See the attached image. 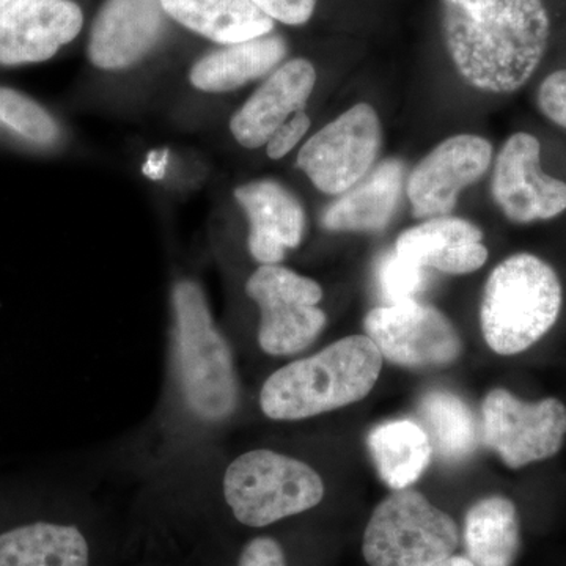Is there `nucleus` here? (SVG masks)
<instances>
[{"label":"nucleus","mask_w":566,"mask_h":566,"mask_svg":"<svg viewBox=\"0 0 566 566\" xmlns=\"http://www.w3.org/2000/svg\"><path fill=\"white\" fill-rule=\"evenodd\" d=\"M455 521L419 491H394L376 506L364 534L370 566H424L455 553Z\"/></svg>","instance_id":"obj_6"},{"label":"nucleus","mask_w":566,"mask_h":566,"mask_svg":"<svg viewBox=\"0 0 566 566\" xmlns=\"http://www.w3.org/2000/svg\"><path fill=\"white\" fill-rule=\"evenodd\" d=\"M315 82V69L305 59H294L275 70L234 114L230 123L234 139L245 148L263 147L283 123L304 111Z\"/></svg>","instance_id":"obj_15"},{"label":"nucleus","mask_w":566,"mask_h":566,"mask_svg":"<svg viewBox=\"0 0 566 566\" xmlns=\"http://www.w3.org/2000/svg\"><path fill=\"white\" fill-rule=\"evenodd\" d=\"M428 268L420 266L400 253L387 252L376 266V281L387 304L416 300L417 294L427 289L430 274Z\"/></svg>","instance_id":"obj_26"},{"label":"nucleus","mask_w":566,"mask_h":566,"mask_svg":"<svg viewBox=\"0 0 566 566\" xmlns=\"http://www.w3.org/2000/svg\"><path fill=\"white\" fill-rule=\"evenodd\" d=\"M464 543L474 566H513L520 549V520L510 499L491 495L469 509Z\"/></svg>","instance_id":"obj_22"},{"label":"nucleus","mask_w":566,"mask_h":566,"mask_svg":"<svg viewBox=\"0 0 566 566\" xmlns=\"http://www.w3.org/2000/svg\"><path fill=\"white\" fill-rule=\"evenodd\" d=\"M223 494L240 523L264 527L314 509L322 502L324 483L303 461L271 450H252L227 469Z\"/></svg>","instance_id":"obj_5"},{"label":"nucleus","mask_w":566,"mask_h":566,"mask_svg":"<svg viewBox=\"0 0 566 566\" xmlns=\"http://www.w3.org/2000/svg\"><path fill=\"white\" fill-rule=\"evenodd\" d=\"M381 148V123L370 104H356L324 126L297 155V166L324 193L338 196L370 172Z\"/></svg>","instance_id":"obj_9"},{"label":"nucleus","mask_w":566,"mask_h":566,"mask_svg":"<svg viewBox=\"0 0 566 566\" xmlns=\"http://www.w3.org/2000/svg\"><path fill=\"white\" fill-rule=\"evenodd\" d=\"M405 167L387 159L363 180L340 193L323 212L322 223L331 232H378L386 229L400 200Z\"/></svg>","instance_id":"obj_18"},{"label":"nucleus","mask_w":566,"mask_h":566,"mask_svg":"<svg viewBox=\"0 0 566 566\" xmlns=\"http://www.w3.org/2000/svg\"><path fill=\"white\" fill-rule=\"evenodd\" d=\"M285 54L286 44L281 36H259L205 55L192 66L189 77L199 91L232 92L270 73Z\"/></svg>","instance_id":"obj_20"},{"label":"nucleus","mask_w":566,"mask_h":566,"mask_svg":"<svg viewBox=\"0 0 566 566\" xmlns=\"http://www.w3.org/2000/svg\"><path fill=\"white\" fill-rule=\"evenodd\" d=\"M382 356L367 335H352L285 365L264 382L260 406L274 420H301L357 403L370 394Z\"/></svg>","instance_id":"obj_2"},{"label":"nucleus","mask_w":566,"mask_h":566,"mask_svg":"<svg viewBox=\"0 0 566 566\" xmlns=\"http://www.w3.org/2000/svg\"><path fill=\"white\" fill-rule=\"evenodd\" d=\"M252 2L273 21L301 25L311 20L318 0H252Z\"/></svg>","instance_id":"obj_28"},{"label":"nucleus","mask_w":566,"mask_h":566,"mask_svg":"<svg viewBox=\"0 0 566 566\" xmlns=\"http://www.w3.org/2000/svg\"><path fill=\"white\" fill-rule=\"evenodd\" d=\"M365 333L382 359L400 367H444L463 352L460 334L433 305L386 304L365 316Z\"/></svg>","instance_id":"obj_10"},{"label":"nucleus","mask_w":566,"mask_h":566,"mask_svg":"<svg viewBox=\"0 0 566 566\" xmlns=\"http://www.w3.org/2000/svg\"><path fill=\"white\" fill-rule=\"evenodd\" d=\"M161 6L167 17L219 44L243 43L274 29L252 0H161Z\"/></svg>","instance_id":"obj_19"},{"label":"nucleus","mask_w":566,"mask_h":566,"mask_svg":"<svg viewBox=\"0 0 566 566\" xmlns=\"http://www.w3.org/2000/svg\"><path fill=\"white\" fill-rule=\"evenodd\" d=\"M82 22L73 0H13L0 10V63L48 61L80 35Z\"/></svg>","instance_id":"obj_13"},{"label":"nucleus","mask_w":566,"mask_h":566,"mask_svg":"<svg viewBox=\"0 0 566 566\" xmlns=\"http://www.w3.org/2000/svg\"><path fill=\"white\" fill-rule=\"evenodd\" d=\"M482 442L509 468L520 469L556 455L566 436V408L557 398L527 403L494 389L482 405Z\"/></svg>","instance_id":"obj_8"},{"label":"nucleus","mask_w":566,"mask_h":566,"mask_svg":"<svg viewBox=\"0 0 566 566\" xmlns=\"http://www.w3.org/2000/svg\"><path fill=\"white\" fill-rule=\"evenodd\" d=\"M311 128V118L304 111L296 112L289 122L283 123L274 136L268 140L266 153L271 159H281L286 153L296 147L297 142L303 139L305 133Z\"/></svg>","instance_id":"obj_29"},{"label":"nucleus","mask_w":566,"mask_h":566,"mask_svg":"<svg viewBox=\"0 0 566 566\" xmlns=\"http://www.w3.org/2000/svg\"><path fill=\"white\" fill-rule=\"evenodd\" d=\"M367 447L376 471L394 491L415 485L433 455L423 428L408 419L376 424L367 436Z\"/></svg>","instance_id":"obj_21"},{"label":"nucleus","mask_w":566,"mask_h":566,"mask_svg":"<svg viewBox=\"0 0 566 566\" xmlns=\"http://www.w3.org/2000/svg\"><path fill=\"white\" fill-rule=\"evenodd\" d=\"M560 307L556 271L532 253H516L488 277L480 311L483 337L501 356L526 352L556 324Z\"/></svg>","instance_id":"obj_3"},{"label":"nucleus","mask_w":566,"mask_h":566,"mask_svg":"<svg viewBox=\"0 0 566 566\" xmlns=\"http://www.w3.org/2000/svg\"><path fill=\"white\" fill-rule=\"evenodd\" d=\"M166 25L161 0H107L93 22L88 55L98 69H126L156 46Z\"/></svg>","instance_id":"obj_14"},{"label":"nucleus","mask_w":566,"mask_h":566,"mask_svg":"<svg viewBox=\"0 0 566 566\" xmlns=\"http://www.w3.org/2000/svg\"><path fill=\"white\" fill-rule=\"evenodd\" d=\"M245 292L260 307L259 342L271 356H289L314 344L326 324L318 307L322 286L279 264H262Z\"/></svg>","instance_id":"obj_7"},{"label":"nucleus","mask_w":566,"mask_h":566,"mask_svg":"<svg viewBox=\"0 0 566 566\" xmlns=\"http://www.w3.org/2000/svg\"><path fill=\"white\" fill-rule=\"evenodd\" d=\"M395 252L420 266L446 274H469L488 260L483 233L465 219L441 216L400 234Z\"/></svg>","instance_id":"obj_17"},{"label":"nucleus","mask_w":566,"mask_h":566,"mask_svg":"<svg viewBox=\"0 0 566 566\" xmlns=\"http://www.w3.org/2000/svg\"><path fill=\"white\" fill-rule=\"evenodd\" d=\"M539 142L527 133L505 142L493 175V197L506 218L516 223L546 221L566 210V182L539 167Z\"/></svg>","instance_id":"obj_11"},{"label":"nucleus","mask_w":566,"mask_h":566,"mask_svg":"<svg viewBox=\"0 0 566 566\" xmlns=\"http://www.w3.org/2000/svg\"><path fill=\"white\" fill-rule=\"evenodd\" d=\"M174 305L186 401L200 419L219 422L232 416L238 403L232 353L212 324L199 285L189 281L178 283Z\"/></svg>","instance_id":"obj_4"},{"label":"nucleus","mask_w":566,"mask_h":566,"mask_svg":"<svg viewBox=\"0 0 566 566\" xmlns=\"http://www.w3.org/2000/svg\"><path fill=\"white\" fill-rule=\"evenodd\" d=\"M237 199L251 222L249 249L262 264H277L297 248L304 233L300 202L274 181H253L237 189Z\"/></svg>","instance_id":"obj_16"},{"label":"nucleus","mask_w":566,"mask_h":566,"mask_svg":"<svg viewBox=\"0 0 566 566\" xmlns=\"http://www.w3.org/2000/svg\"><path fill=\"white\" fill-rule=\"evenodd\" d=\"M450 57L469 84L490 93L523 87L549 39L542 0H442Z\"/></svg>","instance_id":"obj_1"},{"label":"nucleus","mask_w":566,"mask_h":566,"mask_svg":"<svg viewBox=\"0 0 566 566\" xmlns=\"http://www.w3.org/2000/svg\"><path fill=\"white\" fill-rule=\"evenodd\" d=\"M0 566H88V545L76 527L29 524L0 535Z\"/></svg>","instance_id":"obj_23"},{"label":"nucleus","mask_w":566,"mask_h":566,"mask_svg":"<svg viewBox=\"0 0 566 566\" xmlns=\"http://www.w3.org/2000/svg\"><path fill=\"white\" fill-rule=\"evenodd\" d=\"M424 566H474L468 557L463 556H449L444 558H439V560L433 562V564H428Z\"/></svg>","instance_id":"obj_31"},{"label":"nucleus","mask_w":566,"mask_h":566,"mask_svg":"<svg viewBox=\"0 0 566 566\" xmlns=\"http://www.w3.org/2000/svg\"><path fill=\"white\" fill-rule=\"evenodd\" d=\"M0 123L35 144L48 145L57 139L54 118L28 96L0 88Z\"/></svg>","instance_id":"obj_25"},{"label":"nucleus","mask_w":566,"mask_h":566,"mask_svg":"<svg viewBox=\"0 0 566 566\" xmlns=\"http://www.w3.org/2000/svg\"><path fill=\"white\" fill-rule=\"evenodd\" d=\"M240 566H285L281 545L273 538H255L245 545Z\"/></svg>","instance_id":"obj_30"},{"label":"nucleus","mask_w":566,"mask_h":566,"mask_svg":"<svg viewBox=\"0 0 566 566\" xmlns=\"http://www.w3.org/2000/svg\"><path fill=\"white\" fill-rule=\"evenodd\" d=\"M538 106L551 122L566 129V70L546 77L539 87Z\"/></svg>","instance_id":"obj_27"},{"label":"nucleus","mask_w":566,"mask_h":566,"mask_svg":"<svg viewBox=\"0 0 566 566\" xmlns=\"http://www.w3.org/2000/svg\"><path fill=\"white\" fill-rule=\"evenodd\" d=\"M493 147L472 134L450 137L419 163L408 180L412 212L419 219L441 218L455 210L458 193L480 180L490 167Z\"/></svg>","instance_id":"obj_12"},{"label":"nucleus","mask_w":566,"mask_h":566,"mask_svg":"<svg viewBox=\"0 0 566 566\" xmlns=\"http://www.w3.org/2000/svg\"><path fill=\"white\" fill-rule=\"evenodd\" d=\"M420 427L439 458L457 463L471 457L480 442L479 422L474 412L455 394L433 390L419 403Z\"/></svg>","instance_id":"obj_24"},{"label":"nucleus","mask_w":566,"mask_h":566,"mask_svg":"<svg viewBox=\"0 0 566 566\" xmlns=\"http://www.w3.org/2000/svg\"><path fill=\"white\" fill-rule=\"evenodd\" d=\"M10 2H13V0H0V10H2L3 7L9 6Z\"/></svg>","instance_id":"obj_32"}]
</instances>
